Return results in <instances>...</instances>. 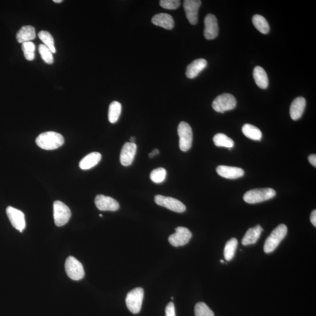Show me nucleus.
<instances>
[{"mask_svg": "<svg viewBox=\"0 0 316 316\" xmlns=\"http://www.w3.org/2000/svg\"><path fill=\"white\" fill-rule=\"evenodd\" d=\"M165 314V316H176L175 308L174 303H169V304L166 306Z\"/></svg>", "mask_w": 316, "mask_h": 316, "instance_id": "f704fd0d", "label": "nucleus"}, {"mask_svg": "<svg viewBox=\"0 0 316 316\" xmlns=\"http://www.w3.org/2000/svg\"><path fill=\"white\" fill-rule=\"evenodd\" d=\"M252 23L256 29L263 34H267L270 31V26L267 19L262 15H254L252 17Z\"/></svg>", "mask_w": 316, "mask_h": 316, "instance_id": "393cba45", "label": "nucleus"}, {"mask_svg": "<svg viewBox=\"0 0 316 316\" xmlns=\"http://www.w3.org/2000/svg\"><path fill=\"white\" fill-rule=\"evenodd\" d=\"M38 37L44 42V45L51 50L53 54H55L56 51L54 44V39L49 32L45 31H41L39 32Z\"/></svg>", "mask_w": 316, "mask_h": 316, "instance_id": "c85d7f7f", "label": "nucleus"}, {"mask_svg": "<svg viewBox=\"0 0 316 316\" xmlns=\"http://www.w3.org/2000/svg\"><path fill=\"white\" fill-rule=\"evenodd\" d=\"M263 228L260 225L248 229L242 239V245L246 246L255 244L260 237Z\"/></svg>", "mask_w": 316, "mask_h": 316, "instance_id": "aec40b11", "label": "nucleus"}, {"mask_svg": "<svg viewBox=\"0 0 316 316\" xmlns=\"http://www.w3.org/2000/svg\"><path fill=\"white\" fill-rule=\"evenodd\" d=\"M99 216H100V217H103V215L102 214H100Z\"/></svg>", "mask_w": 316, "mask_h": 316, "instance_id": "79ce46f5", "label": "nucleus"}, {"mask_svg": "<svg viewBox=\"0 0 316 316\" xmlns=\"http://www.w3.org/2000/svg\"><path fill=\"white\" fill-rule=\"evenodd\" d=\"M213 142L218 147H225L229 149L234 147V142L228 136L222 133L215 134L213 138Z\"/></svg>", "mask_w": 316, "mask_h": 316, "instance_id": "a878e982", "label": "nucleus"}, {"mask_svg": "<svg viewBox=\"0 0 316 316\" xmlns=\"http://www.w3.org/2000/svg\"><path fill=\"white\" fill-rule=\"evenodd\" d=\"M144 297V291L142 288H136L129 292L125 299L128 310L134 314L140 312Z\"/></svg>", "mask_w": 316, "mask_h": 316, "instance_id": "20e7f679", "label": "nucleus"}, {"mask_svg": "<svg viewBox=\"0 0 316 316\" xmlns=\"http://www.w3.org/2000/svg\"><path fill=\"white\" fill-rule=\"evenodd\" d=\"M237 246L238 241L235 238L229 239L226 243L224 251V255L226 261H231L234 258Z\"/></svg>", "mask_w": 316, "mask_h": 316, "instance_id": "cd10ccee", "label": "nucleus"}, {"mask_svg": "<svg viewBox=\"0 0 316 316\" xmlns=\"http://www.w3.org/2000/svg\"><path fill=\"white\" fill-rule=\"evenodd\" d=\"M122 106L120 103L117 101L113 102L109 106L108 120L112 124H114L118 120L121 113Z\"/></svg>", "mask_w": 316, "mask_h": 316, "instance_id": "bb28decb", "label": "nucleus"}, {"mask_svg": "<svg viewBox=\"0 0 316 316\" xmlns=\"http://www.w3.org/2000/svg\"><path fill=\"white\" fill-rule=\"evenodd\" d=\"M95 204L96 207L101 211H115L119 208L118 202L116 200L103 195L96 196Z\"/></svg>", "mask_w": 316, "mask_h": 316, "instance_id": "ddd939ff", "label": "nucleus"}, {"mask_svg": "<svg viewBox=\"0 0 316 316\" xmlns=\"http://www.w3.org/2000/svg\"><path fill=\"white\" fill-rule=\"evenodd\" d=\"M204 36L208 40L214 39L218 34V25L217 18L213 14H209L205 18Z\"/></svg>", "mask_w": 316, "mask_h": 316, "instance_id": "4468645a", "label": "nucleus"}, {"mask_svg": "<svg viewBox=\"0 0 316 316\" xmlns=\"http://www.w3.org/2000/svg\"><path fill=\"white\" fill-rule=\"evenodd\" d=\"M309 162L314 166L316 167V154H312L309 156L308 157Z\"/></svg>", "mask_w": 316, "mask_h": 316, "instance_id": "c9c22d12", "label": "nucleus"}, {"mask_svg": "<svg viewBox=\"0 0 316 316\" xmlns=\"http://www.w3.org/2000/svg\"><path fill=\"white\" fill-rule=\"evenodd\" d=\"M175 233L169 236V243L175 247L187 244L192 237V233L187 228L179 227L175 229Z\"/></svg>", "mask_w": 316, "mask_h": 316, "instance_id": "9d476101", "label": "nucleus"}, {"mask_svg": "<svg viewBox=\"0 0 316 316\" xmlns=\"http://www.w3.org/2000/svg\"><path fill=\"white\" fill-rule=\"evenodd\" d=\"M242 132L247 138L254 141H261L262 137L260 129L254 125L245 124L242 126Z\"/></svg>", "mask_w": 316, "mask_h": 316, "instance_id": "b1692460", "label": "nucleus"}, {"mask_svg": "<svg viewBox=\"0 0 316 316\" xmlns=\"http://www.w3.org/2000/svg\"><path fill=\"white\" fill-rule=\"evenodd\" d=\"M220 262H221V263H222V264H223V263H224V260H222V259H221V260L220 261Z\"/></svg>", "mask_w": 316, "mask_h": 316, "instance_id": "a19ab883", "label": "nucleus"}, {"mask_svg": "<svg viewBox=\"0 0 316 316\" xmlns=\"http://www.w3.org/2000/svg\"><path fill=\"white\" fill-rule=\"evenodd\" d=\"M307 101L304 98H296L292 103L290 107V115L293 120H298L302 117L305 111Z\"/></svg>", "mask_w": 316, "mask_h": 316, "instance_id": "a211bd4d", "label": "nucleus"}, {"mask_svg": "<svg viewBox=\"0 0 316 316\" xmlns=\"http://www.w3.org/2000/svg\"><path fill=\"white\" fill-rule=\"evenodd\" d=\"M62 1V0H54V2L55 3H61Z\"/></svg>", "mask_w": 316, "mask_h": 316, "instance_id": "ea45409f", "label": "nucleus"}, {"mask_svg": "<svg viewBox=\"0 0 316 316\" xmlns=\"http://www.w3.org/2000/svg\"><path fill=\"white\" fill-rule=\"evenodd\" d=\"M288 228L287 225L281 224L279 225L271 232L270 235L266 239L264 250L265 253L272 252L278 247L281 242L287 235Z\"/></svg>", "mask_w": 316, "mask_h": 316, "instance_id": "f03ea898", "label": "nucleus"}, {"mask_svg": "<svg viewBox=\"0 0 316 316\" xmlns=\"http://www.w3.org/2000/svg\"><path fill=\"white\" fill-rule=\"evenodd\" d=\"M35 37V29L30 25L22 26L16 36V40L20 44L31 42L32 40L34 39Z\"/></svg>", "mask_w": 316, "mask_h": 316, "instance_id": "4be33fe9", "label": "nucleus"}, {"mask_svg": "<svg viewBox=\"0 0 316 316\" xmlns=\"http://www.w3.org/2000/svg\"><path fill=\"white\" fill-rule=\"evenodd\" d=\"M65 270L68 277L74 281H79L85 277L83 265L75 257H69L65 262Z\"/></svg>", "mask_w": 316, "mask_h": 316, "instance_id": "0eeeda50", "label": "nucleus"}, {"mask_svg": "<svg viewBox=\"0 0 316 316\" xmlns=\"http://www.w3.org/2000/svg\"><path fill=\"white\" fill-rule=\"evenodd\" d=\"M253 76L256 84L262 89H265L268 88L269 81L268 75L265 70L260 66H256L253 71Z\"/></svg>", "mask_w": 316, "mask_h": 316, "instance_id": "5701e85b", "label": "nucleus"}, {"mask_svg": "<svg viewBox=\"0 0 316 316\" xmlns=\"http://www.w3.org/2000/svg\"><path fill=\"white\" fill-rule=\"evenodd\" d=\"M216 171L221 177L230 179L241 178L245 174L243 169L240 168L225 165L218 166Z\"/></svg>", "mask_w": 316, "mask_h": 316, "instance_id": "dca6fc26", "label": "nucleus"}, {"mask_svg": "<svg viewBox=\"0 0 316 316\" xmlns=\"http://www.w3.org/2000/svg\"><path fill=\"white\" fill-rule=\"evenodd\" d=\"M151 21L153 24L168 30L172 29L175 25L174 18L167 13H159L155 15Z\"/></svg>", "mask_w": 316, "mask_h": 316, "instance_id": "f3484780", "label": "nucleus"}, {"mask_svg": "<svg viewBox=\"0 0 316 316\" xmlns=\"http://www.w3.org/2000/svg\"><path fill=\"white\" fill-rule=\"evenodd\" d=\"M276 192L271 188L252 189L245 193L244 201L249 204H259L274 198Z\"/></svg>", "mask_w": 316, "mask_h": 316, "instance_id": "7ed1b4c3", "label": "nucleus"}, {"mask_svg": "<svg viewBox=\"0 0 316 316\" xmlns=\"http://www.w3.org/2000/svg\"><path fill=\"white\" fill-rule=\"evenodd\" d=\"M135 138L134 137V136H132V137L130 138V142L131 143H134V144H135Z\"/></svg>", "mask_w": 316, "mask_h": 316, "instance_id": "58836bf2", "label": "nucleus"}, {"mask_svg": "<svg viewBox=\"0 0 316 316\" xmlns=\"http://www.w3.org/2000/svg\"><path fill=\"white\" fill-rule=\"evenodd\" d=\"M22 49L25 58L29 61H32L35 59V45L32 42H25L22 45Z\"/></svg>", "mask_w": 316, "mask_h": 316, "instance_id": "c756f323", "label": "nucleus"}, {"mask_svg": "<svg viewBox=\"0 0 316 316\" xmlns=\"http://www.w3.org/2000/svg\"><path fill=\"white\" fill-rule=\"evenodd\" d=\"M159 154V151L158 150V149H154V150H153L150 154H149V158H154V156H155L156 155H157Z\"/></svg>", "mask_w": 316, "mask_h": 316, "instance_id": "4c0bfd02", "label": "nucleus"}, {"mask_svg": "<svg viewBox=\"0 0 316 316\" xmlns=\"http://www.w3.org/2000/svg\"><path fill=\"white\" fill-rule=\"evenodd\" d=\"M166 171L164 168H159L154 169L151 173L150 178L153 182L155 184H161L164 182L166 177Z\"/></svg>", "mask_w": 316, "mask_h": 316, "instance_id": "473e14b6", "label": "nucleus"}, {"mask_svg": "<svg viewBox=\"0 0 316 316\" xmlns=\"http://www.w3.org/2000/svg\"><path fill=\"white\" fill-rule=\"evenodd\" d=\"M137 146L134 143L126 142L122 146L120 154V162L124 166L132 164L136 155Z\"/></svg>", "mask_w": 316, "mask_h": 316, "instance_id": "2eb2a0df", "label": "nucleus"}, {"mask_svg": "<svg viewBox=\"0 0 316 316\" xmlns=\"http://www.w3.org/2000/svg\"><path fill=\"white\" fill-rule=\"evenodd\" d=\"M155 202L159 206L167 208L173 211L179 212V213L186 211L185 205L181 201L173 198L156 195L155 197Z\"/></svg>", "mask_w": 316, "mask_h": 316, "instance_id": "1a4fd4ad", "label": "nucleus"}, {"mask_svg": "<svg viewBox=\"0 0 316 316\" xmlns=\"http://www.w3.org/2000/svg\"><path fill=\"white\" fill-rule=\"evenodd\" d=\"M208 65V62L204 59L195 60L186 68V75L189 79H194L199 75Z\"/></svg>", "mask_w": 316, "mask_h": 316, "instance_id": "6ab92c4d", "label": "nucleus"}, {"mask_svg": "<svg viewBox=\"0 0 316 316\" xmlns=\"http://www.w3.org/2000/svg\"><path fill=\"white\" fill-rule=\"evenodd\" d=\"M311 221L313 225L316 227V211H312L311 215Z\"/></svg>", "mask_w": 316, "mask_h": 316, "instance_id": "e433bc0d", "label": "nucleus"}, {"mask_svg": "<svg viewBox=\"0 0 316 316\" xmlns=\"http://www.w3.org/2000/svg\"><path fill=\"white\" fill-rule=\"evenodd\" d=\"M64 142L63 136L54 131L42 133L36 139V144L45 150H54L61 147Z\"/></svg>", "mask_w": 316, "mask_h": 316, "instance_id": "f257e3e1", "label": "nucleus"}, {"mask_svg": "<svg viewBox=\"0 0 316 316\" xmlns=\"http://www.w3.org/2000/svg\"><path fill=\"white\" fill-rule=\"evenodd\" d=\"M171 299H174V297H171Z\"/></svg>", "mask_w": 316, "mask_h": 316, "instance_id": "37998d69", "label": "nucleus"}, {"mask_svg": "<svg viewBox=\"0 0 316 316\" xmlns=\"http://www.w3.org/2000/svg\"><path fill=\"white\" fill-rule=\"evenodd\" d=\"M39 52L41 58L47 64H52L54 63V56L53 53L47 46L44 44H41L39 46Z\"/></svg>", "mask_w": 316, "mask_h": 316, "instance_id": "7c9ffc66", "label": "nucleus"}, {"mask_svg": "<svg viewBox=\"0 0 316 316\" xmlns=\"http://www.w3.org/2000/svg\"><path fill=\"white\" fill-rule=\"evenodd\" d=\"M237 105V101L234 96L229 93H224L217 96L212 103V108L216 112L223 113L231 110Z\"/></svg>", "mask_w": 316, "mask_h": 316, "instance_id": "39448f33", "label": "nucleus"}, {"mask_svg": "<svg viewBox=\"0 0 316 316\" xmlns=\"http://www.w3.org/2000/svg\"><path fill=\"white\" fill-rule=\"evenodd\" d=\"M101 159L102 155L100 153L96 152L90 153L80 162L79 167L83 170H88L97 165Z\"/></svg>", "mask_w": 316, "mask_h": 316, "instance_id": "412c9836", "label": "nucleus"}, {"mask_svg": "<svg viewBox=\"0 0 316 316\" xmlns=\"http://www.w3.org/2000/svg\"><path fill=\"white\" fill-rule=\"evenodd\" d=\"M202 1L200 0H185L184 6L186 17L192 25H196L198 21V11Z\"/></svg>", "mask_w": 316, "mask_h": 316, "instance_id": "f8f14e48", "label": "nucleus"}, {"mask_svg": "<svg viewBox=\"0 0 316 316\" xmlns=\"http://www.w3.org/2000/svg\"><path fill=\"white\" fill-rule=\"evenodd\" d=\"M161 7L167 9H176L181 5V1L179 0H161L159 1Z\"/></svg>", "mask_w": 316, "mask_h": 316, "instance_id": "72a5a7b5", "label": "nucleus"}, {"mask_svg": "<svg viewBox=\"0 0 316 316\" xmlns=\"http://www.w3.org/2000/svg\"><path fill=\"white\" fill-rule=\"evenodd\" d=\"M195 316H214L213 312L205 303L199 302L195 309Z\"/></svg>", "mask_w": 316, "mask_h": 316, "instance_id": "2f4dec72", "label": "nucleus"}, {"mask_svg": "<svg viewBox=\"0 0 316 316\" xmlns=\"http://www.w3.org/2000/svg\"><path fill=\"white\" fill-rule=\"evenodd\" d=\"M6 212L13 227L22 232L26 226L25 215L23 212L11 206L6 209Z\"/></svg>", "mask_w": 316, "mask_h": 316, "instance_id": "9b49d317", "label": "nucleus"}, {"mask_svg": "<svg viewBox=\"0 0 316 316\" xmlns=\"http://www.w3.org/2000/svg\"><path fill=\"white\" fill-rule=\"evenodd\" d=\"M178 133L179 136V148L186 152L191 148L193 142V132L191 126L185 121L178 125Z\"/></svg>", "mask_w": 316, "mask_h": 316, "instance_id": "423d86ee", "label": "nucleus"}, {"mask_svg": "<svg viewBox=\"0 0 316 316\" xmlns=\"http://www.w3.org/2000/svg\"><path fill=\"white\" fill-rule=\"evenodd\" d=\"M71 217V210L61 201H55L54 204V218L55 223L58 227L68 223Z\"/></svg>", "mask_w": 316, "mask_h": 316, "instance_id": "6e6552de", "label": "nucleus"}]
</instances>
